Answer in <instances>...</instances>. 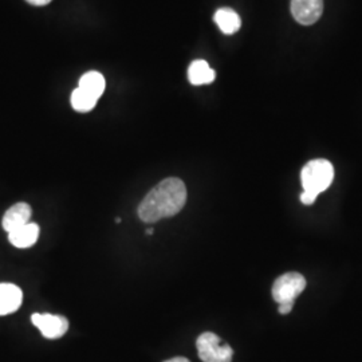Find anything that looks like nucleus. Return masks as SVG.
Returning a JSON list of instances; mask_svg holds the SVG:
<instances>
[{"instance_id": "nucleus-14", "label": "nucleus", "mask_w": 362, "mask_h": 362, "mask_svg": "<svg viewBox=\"0 0 362 362\" xmlns=\"http://www.w3.org/2000/svg\"><path fill=\"white\" fill-rule=\"evenodd\" d=\"M318 194H313V192H308V191H303L300 194V202L305 204V206H311L315 200H317Z\"/></svg>"}, {"instance_id": "nucleus-5", "label": "nucleus", "mask_w": 362, "mask_h": 362, "mask_svg": "<svg viewBox=\"0 0 362 362\" xmlns=\"http://www.w3.org/2000/svg\"><path fill=\"white\" fill-rule=\"evenodd\" d=\"M31 321L40 330L42 336L47 339H58L65 336L69 329V321L62 315L35 313L31 315Z\"/></svg>"}, {"instance_id": "nucleus-16", "label": "nucleus", "mask_w": 362, "mask_h": 362, "mask_svg": "<svg viewBox=\"0 0 362 362\" xmlns=\"http://www.w3.org/2000/svg\"><path fill=\"white\" fill-rule=\"evenodd\" d=\"M27 3L33 4V6H46L49 4L52 0H26Z\"/></svg>"}, {"instance_id": "nucleus-3", "label": "nucleus", "mask_w": 362, "mask_h": 362, "mask_svg": "<svg viewBox=\"0 0 362 362\" xmlns=\"http://www.w3.org/2000/svg\"><path fill=\"white\" fill-rule=\"evenodd\" d=\"M199 357L203 362H233V350L215 333L206 332L196 341Z\"/></svg>"}, {"instance_id": "nucleus-6", "label": "nucleus", "mask_w": 362, "mask_h": 362, "mask_svg": "<svg viewBox=\"0 0 362 362\" xmlns=\"http://www.w3.org/2000/svg\"><path fill=\"white\" fill-rule=\"evenodd\" d=\"M324 0H291V13L303 26L314 25L322 15Z\"/></svg>"}, {"instance_id": "nucleus-13", "label": "nucleus", "mask_w": 362, "mask_h": 362, "mask_svg": "<svg viewBox=\"0 0 362 362\" xmlns=\"http://www.w3.org/2000/svg\"><path fill=\"white\" fill-rule=\"evenodd\" d=\"M97 98H94L90 94H88L86 91L82 90L77 88L76 90L71 93V106L74 110L81 112V113H88L94 109V106L97 105Z\"/></svg>"}, {"instance_id": "nucleus-18", "label": "nucleus", "mask_w": 362, "mask_h": 362, "mask_svg": "<svg viewBox=\"0 0 362 362\" xmlns=\"http://www.w3.org/2000/svg\"><path fill=\"white\" fill-rule=\"evenodd\" d=\"M153 233H155V230H153V228H148V230H146V233H148V235H153Z\"/></svg>"}, {"instance_id": "nucleus-2", "label": "nucleus", "mask_w": 362, "mask_h": 362, "mask_svg": "<svg viewBox=\"0 0 362 362\" xmlns=\"http://www.w3.org/2000/svg\"><path fill=\"white\" fill-rule=\"evenodd\" d=\"M334 179V168L330 161L317 158L309 161L300 172L303 191L320 194L326 191Z\"/></svg>"}, {"instance_id": "nucleus-7", "label": "nucleus", "mask_w": 362, "mask_h": 362, "mask_svg": "<svg viewBox=\"0 0 362 362\" xmlns=\"http://www.w3.org/2000/svg\"><path fill=\"white\" fill-rule=\"evenodd\" d=\"M31 215H33V209L27 203H16L4 214L1 226L4 231L8 233H13L15 230L28 224Z\"/></svg>"}, {"instance_id": "nucleus-12", "label": "nucleus", "mask_w": 362, "mask_h": 362, "mask_svg": "<svg viewBox=\"0 0 362 362\" xmlns=\"http://www.w3.org/2000/svg\"><path fill=\"white\" fill-rule=\"evenodd\" d=\"M79 89L86 91L94 98H100L105 91V78L98 71H88L79 79Z\"/></svg>"}, {"instance_id": "nucleus-9", "label": "nucleus", "mask_w": 362, "mask_h": 362, "mask_svg": "<svg viewBox=\"0 0 362 362\" xmlns=\"http://www.w3.org/2000/svg\"><path fill=\"white\" fill-rule=\"evenodd\" d=\"M39 238V226L28 223L26 226L8 233V240L16 248H28L37 243Z\"/></svg>"}, {"instance_id": "nucleus-17", "label": "nucleus", "mask_w": 362, "mask_h": 362, "mask_svg": "<svg viewBox=\"0 0 362 362\" xmlns=\"http://www.w3.org/2000/svg\"><path fill=\"white\" fill-rule=\"evenodd\" d=\"M164 362H191L188 358H185V357H173V358H170V360H167V361Z\"/></svg>"}, {"instance_id": "nucleus-8", "label": "nucleus", "mask_w": 362, "mask_h": 362, "mask_svg": "<svg viewBox=\"0 0 362 362\" xmlns=\"http://www.w3.org/2000/svg\"><path fill=\"white\" fill-rule=\"evenodd\" d=\"M23 300V293L13 284H0V315H8L18 310Z\"/></svg>"}, {"instance_id": "nucleus-11", "label": "nucleus", "mask_w": 362, "mask_h": 362, "mask_svg": "<svg viewBox=\"0 0 362 362\" xmlns=\"http://www.w3.org/2000/svg\"><path fill=\"white\" fill-rule=\"evenodd\" d=\"M215 23L219 26L220 31L226 35H233L242 26V21L238 13L231 8H220L214 16Z\"/></svg>"}, {"instance_id": "nucleus-1", "label": "nucleus", "mask_w": 362, "mask_h": 362, "mask_svg": "<svg viewBox=\"0 0 362 362\" xmlns=\"http://www.w3.org/2000/svg\"><path fill=\"white\" fill-rule=\"evenodd\" d=\"M187 203V188L182 180L169 177L160 181L155 188L145 194L137 214L144 223H156L158 220L177 215Z\"/></svg>"}, {"instance_id": "nucleus-10", "label": "nucleus", "mask_w": 362, "mask_h": 362, "mask_svg": "<svg viewBox=\"0 0 362 362\" xmlns=\"http://www.w3.org/2000/svg\"><path fill=\"white\" fill-rule=\"evenodd\" d=\"M215 77H216L215 70L211 69L207 62L203 59L194 61L188 69V79L194 86L211 83L215 81Z\"/></svg>"}, {"instance_id": "nucleus-15", "label": "nucleus", "mask_w": 362, "mask_h": 362, "mask_svg": "<svg viewBox=\"0 0 362 362\" xmlns=\"http://www.w3.org/2000/svg\"><path fill=\"white\" fill-rule=\"evenodd\" d=\"M293 308H294V302H286V303L279 305V313H281L282 315H286V314L291 313Z\"/></svg>"}, {"instance_id": "nucleus-4", "label": "nucleus", "mask_w": 362, "mask_h": 362, "mask_svg": "<svg viewBox=\"0 0 362 362\" xmlns=\"http://www.w3.org/2000/svg\"><path fill=\"white\" fill-rule=\"evenodd\" d=\"M306 288V279L299 272H286L275 279L272 285V298L278 305L294 302Z\"/></svg>"}]
</instances>
